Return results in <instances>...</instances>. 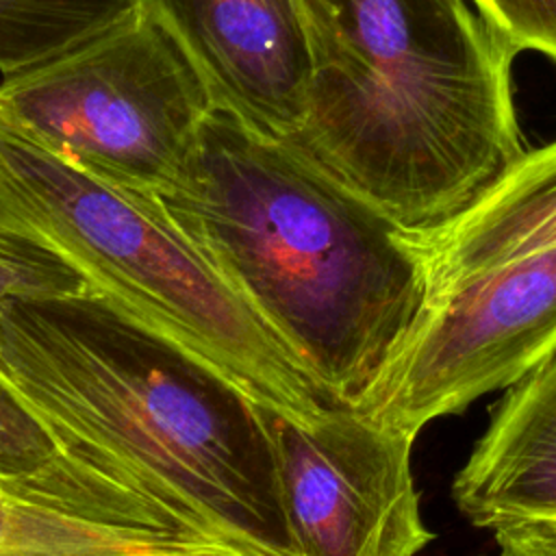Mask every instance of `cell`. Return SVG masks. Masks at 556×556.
Wrapping results in <instances>:
<instances>
[{"label": "cell", "instance_id": "1", "mask_svg": "<svg viewBox=\"0 0 556 556\" xmlns=\"http://www.w3.org/2000/svg\"><path fill=\"white\" fill-rule=\"evenodd\" d=\"M156 198L332 406L374 400L430 304L397 226L295 143L217 106Z\"/></svg>", "mask_w": 556, "mask_h": 556}, {"label": "cell", "instance_id": "2", "mask_svg": "<svg viewBox=\"0 0 556 556\" xmlns=\"http://www.w3.org/2000/svg\"><path fill=\"white\" fill-rule=\"evenodd\" d=\"M0 369L78 460L245 556H298L263 406L102 293L13 300Z\"/></svg>", "mask_w": 556, "mask_h": 556}, {"label": "cell", "instance_id": "3", "mask_svg": "<svg viewBox=\"0 0 556 556\" xmlns=\"http://www.w3.org/2000/svg\"><path fill=\"white\" fill-rule=\"evenodd\" d=\"M313 50L291 143L408 235L460 215L528 148L517 52L471 0H304Z\"/></svg>", "mask_w": 556, "mask_h": 556}, {"label": "cell", "instance_id": "4", "mask_svg": "<svg viewBox=\"0 0 556 556\" xmlns=\"http://www.w3.org/2000/svg\"><path fill=\"white\" fill-rule=\"evenodd\" d=\"M0 211L54 243L89 287L306 424L337 408L176 226L154 193L89 174L0 117Z\"/></svg>", "mask_w": 556, "mask_h": 556}, {"label": "cell", "instance_id": "5", "mask_svg": "<svg viewBox=\"0 0 556 556\" xmlns=\"http://www.w3.org/2000/svg\"><path fill=\"white\" fill-rule=\"evenodd\" d=\"M215 109L202 76L143 9L0 83V117L67 163L163 193Z\"/></svg>", "mask_w": 556, "mask_h": 556}, {"label": "cell", "instance_id": "6", "mask_svg": "<svg viewBox=\"0 0 556 556\" xmlns=\"http://www.w3.org/2000/svg\"><path fill=\"white\" fill-rule=\"evenodd\" d=\"M554 354L556 248H549L432 298L363 413L417 439L432 419L510 389Z\"/></svg>", "mask_w": 556, "mask_h": 556}, {"label": "cell", "instance_id": "7", "mask_svg": "<svg viewBox=\"0 0 556 556\" xmlns=\"http://www.w3.org/2000/svg\"><path fill=\"white\" fill-rule=\"evenodd\" d=\"M263 415L298 556H417L434 539L410 469L415 437L354 408L306 424Z\"/></svg>", "mask_w": 556, "mask_h": 556}, {"label": "cell", "instance_id": "8", "mask_svg": "<svg viewBox=\"0 0 556 556\" xmlns=\"http://www.w3.org/2000/svg\"><path fill=\"white\" fill-rule=\"evenodd\" d=\"M217 109L278 139L304 124L313 50L304 0H141Z\"/></svg>", "mask_w": 556, "mask_h": 556}, {"label": "cell", "instance_id": "9", "mask_svg": "<svg viewBox=\"0 0 556 556\" xmlns=\"http://www.w3.org/2000/svg\"><path fill=\"white\" fill-rule=\"evenodd\" d=\"M0 556H245L141 495L0 476Z\"/></svg>", "mask_w": 556, "mask_h": 556}, {"label": "cell", "instance_id": "10", "mask_svg": "<svg viewBox=\"0 0 556 556\" xmlns=\"http://www.w3.org/2000/svg\"><path fill=\"white\" fill-rule=\"evenodd\" d=\"M450 493L476 528L556 519V354L493 404Z\"/></svg>", "mask_w": 556, "mask_h": 556}, {"label": "cell", "instance_id": "11", "mask_svg": "<svg viewBox=\"0 0 556 556\" xmlns=\"http://www.w3.org/2000/svg\"><path fill=\"white\" fill-rule=\"evenodd\" d=\"M402 237L426 269L430 300L469 278L556 248V137L526 150L445 226Z\"/></svg>", "mask_w": 556, "mask_h": 556}, {"label": "cell", "instance_id": "12", "mask_svg": "<svg viewBox=\"0 0 556 556\" xmlns=\"http://www.w3.org/2000/svg\"><path fill=\"white\" fill-rule=\"evenodd\" d=\"M139 9L141 0H0V72L52 61Z\"/></svg>", "mask_w": 556, "mask_h": 556}, {"label": "cell", "instance_id": "13", "mask_svg": "<svg viewBox=\"0 0 556 556\" xmlns=\"http://www.w3.org/2000/svg\"><path fill=\"white\" fill-rule=\"evenodd\" d=\"M0 476L33 482H74L137 493L122 480L72 456L46 419L0 369ZM146 497V495H141ZM148 500V497H146ZM152 502V500H150Z\"/></svg>", "mask_w": 556, "mask_h": 556}, {"label": "cell", "instance_id": "14", "mask_svg": "<svg viewBox=\"0 0 556 556\" xmlns=\"http://www.w3.org/2000/svg\"><path fill=\"white\" fill-rule=\"evenodd\" d=\"M91 289L83 271L46 237L0 211V315L13 300Z\"/></svg>", "mask_w": 556, "mask_h": 556}, {"label": "cell", "instance_id": "15", "mask_svg": "<svg viewBox=\"0 0 556 556\" xmlns=\"http://www.w3.org/2000/svg\"><path fill=\"white\" fill-rule=\"evenodd\" d=\"M471 4L517 54L530 50L556 63V0H471Z\"/></svg>", "mask_w": 556, "mask_h": 556}, {"label": "cell", "instance_id": "16", "mask_svg": "<svg viewBox=\"0 0 556 556\" xmlns=\"http://www.w3.org/2000/svg\"><path fill=\"white\" fill-rule=\"evenodd\" d=\"M491 532L497 556H556V519H513Z\"/></svg>", "mask_w": 556, "mask_h": 556}]
</instances>
